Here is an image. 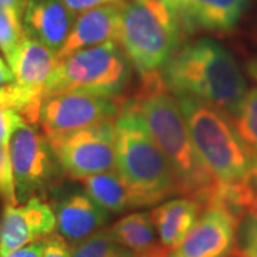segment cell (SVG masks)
<instances>
[{
	"label": "cell",
	"mask_w": 257,
	"mask_h": 257,
	"mask_svg": "<svg viewBox=\"0 0 257 257\" xmlns=\"http://www.w3.org/2000/svg\"><path fill=\"white\" fill-rule=\"evenodd\" d=\"M146 120L149 130L173 169L179 194L206 206L220 182L196 150L179 101L162 80L160 72L140 76V84L127 97Z\"/></svg>",
	"instance_id": "1"
},
{
	"label": "cell",
	"mask_w": 257,
	"mask_h": 257,
	"mask_svg": "<svg viewBox=\"0 0 257 257\" xmlns=\"http://www.w3.org/2000/svg\"><path fill=\"white\" fill-rule=\"evenodd\" d=\"M160 76L175 96L210 103L230 116L236 113L248 90L236 59L211 39L182 45L163 66Z\"/></svg>",
	"instance_id": "2"
},
{
	"label": "cell",
	"mask_w": 257,
	"mask_h": 257,
	"mask_svg": "<svg viewBox=\"0 0 257 257\" xmlns=\"http://www.w3.org/2000/svg\"><path fill=\"white\" fill-rule=\"evenodd\" d=\"M114 169L150 206L179 194L172 166L130 99L114 119Z\"/></svg>",
	"instance_id": "3"
},
{
	"label": "cell",
	"mask_w": 257,
	"mask_h": 257,
	"mask_svg": "<svg viewBox=\"0 0 257 257\" xmlns=\"http://www.w3.org/2000/svg\"><path fill=\"white\" fill-rule=\"evenodd\" d=\"M196 150L214 177L223 184L247 183L254 157L227 111L210 103L176 96Z\"/></svg>",
	"instance_id": "4"
},
{
	"label": "cell",
	"mask_w": 257,
	"mask_h": 257,
	"mask_svg": "<svg viewBox=\"0 0 257 257\" xmlns=\"http://www.w3.org/2000/svg\"><path fill=\"white\" fill-rule=\"evenodd\" d=\"M180 18L163 0H123L120 3L119 45L139 76L157 73L182 46Z\"/></svg>",
	"instance_id": "5"
},
{
	"label": "cell",
	"mask_w": 257,
	"mask_h": 257,
	"mask_svg": "<svg viewBox=\"0 0 257 257\" xmlns=\"http://www.w3.org/2000/svg\"><path fill=\"white\" fill-rule=\"evenodd\" d=\"M133 64L119 42L87 47L59 60L45 87V97L57 93H84L126 99L133 82Z\"/></svg>",
	"instance_id": "6"
},
{
	"label": "cell",
	"mask_w": 257,
	"mask_h": 257,
	"mask_svg": "<svg viewBox=\"0 0 257 257\" xmlns=\"http://www.w3.org/2000/svg\"><path fill=\"white\" fill-rule=\"evenodd\" d=\"M9 156L18 202L39 197L66 175L49 139L23 119L10 135Z\"/></svg>",
	"instance_id": "7"
},
{
	"label": "cell",
	"mask_w": 257,
	"mask_h": 257,
	"mask_svg": "<svg viewBox=\"0 0 257 257\" xmlns=\"http://www.w3.org/2000/svg\"><path fill=\"white\" fill-rule=\"evenodd\" d=\"M47 139L64 173L73 179L114 169V121H103Z\"/></svg>",
	"instance_id": "8"
},
{
	"label": "cell",
	"mask_w": 257,
	"mask_h": 257,
	"mask_svg": "<svg viewBox=\"0 0 257 257\" xmlns=\"http://www.w3.org/2000/svg\"><path fill=\"white\" fill-rule=\"evenodd\" d=\"M126 99L84 93H57L42 101L39 124L46 138L66 135L103 121H114Z\"/></svg>",
	"instance_id": "9"
},
{
	"label": "cell",
	"mask_w": 257,
	"mask_h": 257,
	"mask_svg": "<svg viewBox=\"0 0 257 257\" xmlns=\"http://www.w3.org/2000/svg\"><path fill=\"white\" fill-rule=\"evenodd\" d=\"M241 214L226 206H207L169 257H231L237 246Z\"/></svg>",
	"instance_id": "10"
},
{
	"label": "cell",
	"mask_w": 257,
	"mask_h": 257,
	"mask_svg": "<svg viewBox=\"0 0 257 257\" xmlns=\"http://www.w3.org/2000/svg\"><path fill=\"white\" fill-rule=\"evenodd\" d=\"M55 229V211L40 197H32L22 206H6L0 217V257L45 239Z\"/></svg>",
	"instance_id": "11"
},
{
	"label": "cell",
	"mask_w": 257,
	"mask_h": 257,
	"mask_svg": "<svg viewBox=\"0 0 257 257\" xmlns=\"http://www.w3.org/2000/svg\"><path fill=\"white\" fill-rule=\"evenodd\" d=\"M52 209L55 211L57 233L72 244L103 229L109 220V211L84 190H76L59 197Z\"/></svg>",
	"instance_id": "12"
},
{
	"label": "cell",
	"mask_w": 257,
	"mask_h": 257,
	"mask_svg": "<svg viewBox=\"0 0 257 257\" xmlns=\"http://www.w3.org/2000/svg\"><path fill=\"white\" fill-rule=\"evenodd\" d=\"M76 15L64 0H28L23 15L25 33L59 52L73 28Z\"/></svg>",
	"instance_id": "13"
},
{
	"label": "cell",
	"mask_w": 257,
	"mask_h": 257,
	"mask_svg": "<svg viewBox=\"0 0 257 257\" xmlns=\"http://www.w3.org/2000/svg\"><path fill=\"white\" fill-rule=\"evenodd\" d=\"M120 5H104L86 10L74 20V25L62 49L56 53L64 59L72 53L106 42H119Z\"/></svg>",
	"instance_id": "14"
},
{
	"label": "cell",
	"mask_w": 257,
	"mask_h": 257,
	"mask_svg": "<svg viewBox=\"0 0 257 257\" xmlns=\"http://www.w3.org/2000/svg\"><path fill=\"white\" fill-rule=\"evenodd\" d=\"M8 63L15 74L13 82L26 90L45 96L46 83L56 70L59 59L56 52L25 33Z\"/></svg>",
	"instance_id": "15"
},
{
	"label": "cell",
	"mask_w": 257,
	"mask_h": 257,
	"mask_svg": "<svg viewBox=\"0 0 257 257\" xmlns=\"http://www.w3.org/2000/svg\"><path fill=\"white\" fill-rule=\"evenodd\" d=\"M248 6L250 0H184V32L229 33L239 25Z\"/></svg>",
	"instance_id": "16"
},
{
	"label": "cell",
	"mask_w": 257,
	"mask_h": 257,
	"mask_svg": "<svg viewBox=\"0 0 257 257\" xmlns=\"http://www.w3.org/2000/svg\"><path fill=\"white\" fill-rule=\"evenodd\" d=\"M204 210L203 204L192 197H180L162 203L150 211L157 236L169 251L175 248Z\"/></svg>",
	"instance_id": "17"
},
{
	"label": "cell",
	"mask_w": 257,
	"mask_h": 257,
	"mask_svg": "<svg viewBox=\"0 0 257 257\" xmlns=\"http://www.w3.org/2000/svg\"><path fill=\"white\" fill-rule=\"evenodd\" d=\"M79 180L82 182L84 192L90 194L109 213H121L150 206L146 197L135 190L116 172V169L97 175L86 176Z\"/></svg>",
	"instance_id": "18"
},
{
	"label": "cell",
	"mask_w": 257,
	"mask_h": 257,
	"mask_svg": "<svg viewBox=\"0 0 257 257\" xmlns=\"http://www.w3.org/2000/svg\"><path fill=\"white\" fill-rule=\"evenodd\" d=\"M110 230L111 236L136 257H167L169 250L162 244L153 226L150 213L136 211L117 220Z\"/></svg>",
	"instance_id": "19"
},
{
	"label": "cell",
	"mask_w": 257,
	"mask_h": 257,
	"mask_svg": "<svg viewBox=\"0 0 257 257\" xmlns=\"http://www.w3.org/2000/svg\"><path fill=\"white\" fill-rule=\"evenodd\" d=\"M72 257H136V254L116 241L110 230L100 229L72 244Z\"/></svg>",
	"instance_id": "20"
},
{
	"label": "cell",
	"mask_w": 257,
	"mask_h": 257,
	"mask_svg": "<svg viewBox=\"0 0 257 257\" xmlns=\"http://www.w3.org/2000/svg\"><path fill=\"white\" fill-rule=\"evenodd\" d=\"M248 152L257 159V87L248 89L236 113L230 116Z\"/></svg>",
	"instance_id": "21"
},
{
	"label": "cell",
	"mask_w": 257,
	"mask_h": 257,
	"mask_svg": "<svg viewBox=\"0 0 257 257\" xmlns=\"http://www.w3.org/2000/svg\"><path fill=\"white\" fill-rule=\"evenodd\" d=\"M22 19L23 16L16 10L0 8V50L6 60L13 56L25 36Z\"/></svg>",
	"instance_id": "22"
},
{
	"label": "cell",
	"mask_w": 257,
	"mask_h": 257,
	"mask_svg": "<svg viewBox=\"0 0 257 257\" xmlns=\"http://www.w3.org/2000/svg\"><path fill=\"white\" fill-rule=\"evenodd\" d=\"M0 199L6 206H18V196L10 163L9 147L0 145Z\"/></svg>",
	"instance_id": "23"
},
{
	"label": "cell",
	"mask_w": 257,
	"mask_h": 257,
	"mask_svg": "<svg viewBox=\"0 0 257 257\" xmlns=\"http://www.w3.org/2000/svg\"><path fill=\"white\" fill-rule=\"evenodd\" d=\"M234 257H257V216L250 214L243 221L239 229Z\"/></svg>",
	"instance_id": "24"
},
{
	"label": "cell",
	"mask_w": 257,
	"mask_h": 257,
	"mask_svg": "<svg viewBox=\"0 0 257 257\" xmlns=\"http://www.w3.org/2000/svg\"><path fill=\"white\" fill-rule=\"evenodd\" d=\"M43 257H72V246L59 233H52L45 237Z\"/></svg>",
	"instance_id": "25"
},
{
	"label": "cell",
	"mask_w": 257,
	"mask_h": 257,
	"mask_svg": "<svg viewBox=\"0 0 257 257\" xmlns=\"http://www.w3.org/2000/svg\"><path fill=\"white\" fill-rule=\"evenodd\" d=\"M64 2L67 8L72 10L74 15H77V13H83L86 10L104 6V5H120L123 0H64Z\"/></svg>",
	"instance_id": "26"
},
{
	"label": "cell",
	"mask_w": 257,
	"mask_h": 257,
	"mask_svg": "<svg viewBox=\"0 0 257 257\" xmlns=\"http://www.w3.org/2000/svg\"><path fill=\"white\" fill-rule=\"evenodd\" d=\"M43 251H45V239L29 243L26 246L12 251L6 257H43Z\"/></svg>",
	"instance_id": "27"
},
{
	"label": "cell",
	"mask_w": 257,
	"mask_h": 257,
	"mask_svg": "<svg viewBox=\"0 0 257 257\" xmlns=\"http://www.w3.org/2000/svg\"><path fill=\"white\" fill-rule=\"evenodd\" d=\"M26 6H28V0H0V8L16 10L22 16L25 15Z\"/></svg>",
	"instance_id": "28"
},
{
	"label": "cell",
	"mask_w": 257,
	"mask_h": 257,
	"mask_svg": "<svg viewBox=\"0 0 257 257\" xmlns=\"http://www.w3.org/2000/svg\"><path fill=\"white\" fill-rule=\"evenodd\" d=\"M13 80H15V74L12 72L10 66H8L6 62L0 57V86H5Z\"/></svg>",
	"instance_id": "29"
},
{
	"label": "cell",
	"mask_w": 257,
	"mask_h": 257,
	"mask_svg": "<svg viewBox=\"0 0 257 257\" xmlns=\"http://www.w3.org/2000/svg\"><path fill=\"white\" fill-rule=\"evenodd\" d=\"M166 5L170 8V9L175 12L176 15L180 18L182 20V13H183V6H184V0H163Z\"/></svg>",
	"instance_id": "30"
},
{
	"label": "cell",
	"mask_w": 257,
	"mask_h": 257,
	"mask_svg": "<svg viewBox=\"0 0 257 257\" xmlns=\"http://www.w3.org/2000/svg\"><path fill=\"white\" fill-rule=\"evenodd\" d=\"M247 184L250 186V189H251V190L254 192V194L257 196V159L254 160L253 167H251V172H250V175H248Z\"/></svg>",
	"instance_id": "31"
},
{
	"label": "cell",
	"mask_w": 257,
	"mask_h": 257,
	"mask_svg": "<svg viewBox=\"0 0 257 257\" xmlns=\"http://www.w3.org/2000/svg\"><path fill=\"white\" fill-rule=\"evenodd\" d=\"M246 69H247L248 76L257 83V57L256 59L248 60L247 64H246Z\"/></svg>",
	"instance_id": "32"
},
{
	"label": "cell",
	"mask_w": 257,
	"mask_h": 257,
	"mask_svg": "<svg viewBox=\"0 0 257 257\" xmlns=\"http://www.w3.org/2000/svg\"><path fill=\"white\" fill-rule=\"evenodd\" d=\"M250 214H253V216H257V197L254 199V203H253V206H251V209L248 211Z\"/></svg>",
	"instance_id": "33"
},
{
	"label": "cell",
	"mask_w": 257,
	"mask_h": 257,
	"mask_svg": "<svg viewBox=\"0 0 257 257\" xmlns=\"http://www.w3.org/2000/svg\"><path fill=\"white\" fill-rule=\"evenodd\" d=\"M167 257H169V256H167Z\"/></svg>",
	"instance_id": "34"
}]
</instances>
